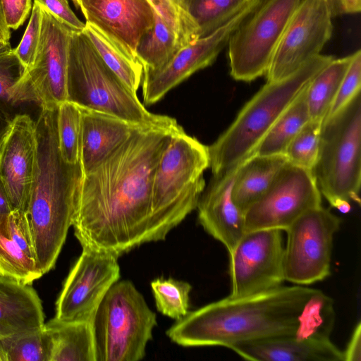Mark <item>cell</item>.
Segmentation results:
<instances>
[{
  "mask_svg": "<svg viewBox=\"0 0 361 361\" xmlns=\"http://www.w3.org/2000/svg\"><path fill=\"white\" fill-rule=\"evenodd\" d=\"M175 128L140 126L83 176L72 226L82 247L116 257L154 242L151 193Z\"/></svg>",
  "mask_w": 361,
  "mask_h": 361,
  "instance_id": "obj_1",
  "label": "cell"
},
{
  "mask_svg": "<svg viewBox=\"0 0 361 361\" xmlns=\"http://www.w3.org/2000/svg\"><path fill=\"white\" fill-rule=\"evenodd\" d=\"M334 303L307 286H281L245 297L227 296L188 312L167 331L183 347L231 345L273 337L330 336Z\"/></svg>",
  "mask_w": 361,
  "mask_h": 361,
  "instance_id": "obj_2",
  "label": "cell"
},
{
  "mask_svg": "<svg viewBox=\"0 0 361 361\" xmlns=\"http://www.w3.org/2000/svg\"><path fill=\"white\" fill-rule=\"evenodd\" d=\"M58 106H41L36 122V159L28 205L35 260L43 274L55 266L77 207L84 173L80 161L66 162L60 152Z\"/></svg>",
  "mask_w": 361,
  "mask_h": 361,
  "instance_id": "obj_3",
  "label": "cell"
},
{
  "mask_svg": "<svg viewBox=\"0 0 361 361\" xmlns=\"http://www.w3.org/2000/svg\"><path fill=\"white\" fill-rule=\"evenodd\" d=\"M334 59L319 54L292 75L267 81L243 106L228 128L208 146L212 175L229 173L252 156L281 114Z\"/></svg>",
  "mask_w": 361,
  "mask_h": 361,
  "instance_id": "obj_4",
  "label": "cell"
},
{
  "mask_svg": "<svg viewBox=\"0 0 361 361\" xmlns=\"http://www.w3.org/2000/svg\"><path fill=\"white\" fill-rule=\"evenodd\" d=\"M67 101L78 107L118 118L138 126L175 128L171 117L149 112L106 66L85 32L71 31L66 79Z\"/></svg>",
  "mask_w": 361,
  "mask_h": 361,
  "instance_id": "obj_5",
  "label": "cell"
},
{
  "mask_svg": "<svg viewBox=\"0 0 361 361\" xmlns=\"http://www.w3.org/2000/svg\"><path fill=\"white\" fill-rule=\"evenodd\" d=\"M209 168L208 146L175 132L156 168L151 193L154 242L167 234L197 208L205 188L204 171Z\"/></svg>",
  "mask_w": 361,
  "mask_h": 361,
  "instance_id": "obj_6",
  "label": "cell"
},
{
  "mask_svg": "<svg viewBox=\"0 0 361 361\" xmlns=\"http://www.w3.org/2000/svg\"><path fill=\"white\" fill-rule=\"evenodd\" d=\"M321 192L342 213L360 203L361 92L322 123L319 152L312 170Z\"/></svg>",
  "mask_w": 361,
  "mask_h": 361,
  "instance_id": "obj_7",
  "label": "cell"
},
{
  "mask_svg": "<svg viewBox=\"0 0 361 361\" xmlns=\"http://www.w3.org/2000/svg\"><path fill=\"white\" fill-rule=\"evenodd\" d=\"M95 361H138L157 325L156 314L128 280L106 292L92 319Z\"/></svg>",
  "mask_w": 361,
  "mask_h": 361,
  "instance_id": "obj_8",
  "label": "cell"
},
{
  "mask_svg": "<svg viewBox=\"0 0 361 361\" xmlns=\"http://www.w3.org/2000/svg\"><path fill=\"white\" fill-rule=\"evenodd\" d=\"M301 0H261L228 41L230 73L238 81L264 75Z\"/></svg>",
  "mask_w": 361,
  "mask_h": 361,
  "instance_id": "obj_9",
  "label": "cell"
},
{
  "mask_svg": "<svg viewBox=\"0 0 361 361\" xmlns=\"http://www.w3.org/2000/svg\"><path fill=\"white\" fill-rule=\"evenodd\" d=\"M341 221L322 205L299 217L285 231V280L309 286L331 274L334 237Z\"/></svg>",
  "mask_w": 361,
  "mask_h": 361,
  "instance_id": "obj_10",
  "label": "cell"
},
{
  "mask_svg": "<svg viewBox=\"0 0 361 361\" xmlns=\"http://www.w3.org/2000/svg\"><path fill=\"white\" fill-rule=\"evenodd\" d=\"M228 253L229 296L260 293L278 288L286 281L281 230L245 232Z\"/></svg>",
  "mask_w": 361,
  "mask_h": 361,
  "instance_id": "obj_11",
  "label": "cell"
},
{
  "mask_svg": "<svg viewBox=\"0 0 361 361\" xmlns=\"http://www.w3.org/2000/svg\"><path fill=\"white\" fill-rule=\"evenodd\" d=\"M321 205L312 171L288 163L267 192L245 210V232L286 231L302 214Z\"/></svg>",
  "mask_w": 361,
  "mask_h": 361,
  "instance_id": "obj_12",
  "label": "cell"
},
{
  "mask_svg": "<svg viewBox=\"0 0 361 361\" xmlns=\"http://www.w3.org/2000/svg\"><path fill=\"white\" fill-rule=\"evenodd\" d=\"M332 17L326 0H301L274 54L267 81L282 80L321 54L332 34Z\"/></svg>",
  "mask_w": 361,
  "mask_h": 361,
  "instance_id": "obj_13",
  "label": "cell"
},
{
  "mask_svg": "<svg viewBox=\"0 0 361 361\" xmlns=\"http://www.w3.org/2000/svg\"><path fill=\"white\" fill-rule=\"evenodd\" d=\"M261 0H250L236 15L213 32L180 48L161 68L143 70L141 82L145 105H152L191 75L212 65L241 22Z\"/></svg>",
  "mask_w": 361,
  "mask_h": 361,
  "instance_id": "obj_14",
  "label": "cell"
},
{
  "mask_svg": "<svg viewBox=\"0 0 361 361\" xmlns=\"http://www.w3.org/2000/svg\"><path fill=\"white\" fill-rule=\"evenodd\" d=\"M118 257L82 247L56 302L55 317L92 322L109 289L120 279Z\"/></svg>",
  "mask_w": 361,
  "mask_h": 361,
  "instance_id": "obj_15",
  "label": "cell"
},
{
  "mask_svg": "<svg viewBox=\"0 0 361 361\" xmlns=\"http://www.w3.org/2000/svg\"><path fill=\"white\" fill-rule=\"evenodd\" d=\"M42 6V27L36 56L25 75L41 106L67 100L68 47L72 30Z\"/></svg>",
  "mask_w": 361,
  "mask_h": 361,
  "instance_id": "obj_16",
  "label": "cell"
},
{
  "mask_svg": "<svg viewBox=\"0 0 361 361\" xmlns=\"http://www.w3.org/2000/svg\"><path fill=\"white\" fill-rule=\"evenodd\" d=\"M80 8L90 24L133 61L141 37L154 21L149 0H80Z\"/></svg>",
  "mask_w": 361,
  "mask_h": 361,
  "instance_id": "obj_17",
  "label": "cell"
},
{
  "mask_svg": "<svg viewBox=\"0 0 361 361\" xmlns=\"http://www.w3.org/2000/svg\"><path fill=\"white\" fill-rule=\"evenodd\" d=\"M36 147V122L27 114L16 115L0 147V179L13 210L27 209L34 177Z\"/></svg>",
  "mask_w": 361,
  "mask_h": 361,
  "instance_id": "obj_18",
  "label": "cell"
},
{
  "mask_svg": "<svg viewBox=\"0 0 361 361\" xmlns=\"http://www.w3.org/2000/svg\"><path fill=\"white\" fill-rule=\"evenodd\" d=\"M238 168L227 173L212 175L196 208L200 225L228 252L245 233V213L236 206L231 195Z\"/></svg>",
  "mask_w": 361,
  "mask_h": 361,
  "instance_id": "obj_19",
  "label": "cell"
},
{
  "mask_svg": "<svg viewBox=\"0 0 361 361\" xmlns=\"http://www.w3.org/2000/svg\"><path fill=\"white\" fill-rule=\"evenodd\" d=\"M229 349L247 360L343 361V351L324 335L273 337L238 343Z\"/></svg>",
  "mask_w": 361,
  "mask_h": 361,
  "instance_id": "obj_20",
  "label": "cell"
},
{
  "mask_svg": "<svg viewBox=\"0 0 361 361\" xmlns=\"http://www.w3.org/2000/svg\"><path fill=\"white\" fill-rule=\"evenodd\" d=\"M80 109V161L85 175L99 165L135 128L140 126L100 112Z\"/></svg>",
  "mask_w": 361,
  "mask_h": 361,
  "instance_id": "obj_21",
  "label": "cell"
},
{
  "mask_svg": "<svg viewBox=\"0 0 361 361\" xmlns=\"http://www.w3.org/2000/svg\"><path fill=\"white\" fill-rule=\"evenodd\" d=\"M44 324L42 301L32 284L0 276V340Z\"/></svg>",
  "mask_w": 361,
  "mask_h": 361,
  "instance_id": "obj_22",
  "label": "cell"
},
{
  "mask_svg": "<svg viewBox=\"0 0 361 361\" xmlns=\"http://www.w3.org/2000/svg\"><path fill=\"white\" fill-rule=\"evenodd\" d=\"M288 164L284 154H252L238 168L231 190L234 203L244 213L273 185Z\"/></svg>",
  "mask_w": 361,
  "mask_h": 361,
  "instance_id": "obj_23",
  "label": "cell"
},
{
  "mask_svg": "<svg viewBox=\"0 0 361 361\" xmlns=\"http://www.w3.org/2000/svg\"><path fill=\"white\" fill-rule=\"evenodd\" d=\"M44 328L49 338V361H95L91 322L54 317Z\"/></svg>",
  "mask_w": 361,
  "mask_h": 361,
  "instance_id": "obj_24",
  "label": "cell"
},
{
  "mask_svg": "<svg viewBox=\"0 0 361 361\" xmlns=\"http://www.w3.org/2000/svg\"><path fill=\"white\" fill-rule=\"evenodd\" d=\"M354 53L334 59L311 80L306 87V101L311 120L323 123L336 99Z\"/></svg>",
  "mask_w": 361,
  "mask_h": 361,
  "instance_id": "obj_25",
  "label": "cell"
},
{
  "mask_svg": "<svg viewBox=\"0 0 361 361\" xmlns=\"http://www.w3.org/2000/svg\"><path fill=\"white\" fill-rule=\"evenodd\" d=\"M183 47L177 32L155 11L152 27L137 43L136 58L143 70L156 71L164 67Z\"/></svg>",
  "mask_w": 361,
  "mask_h": 361,
  "instance_id": "obj_26",
  "label": "cell"
},
{
  "mask_svg": "<svg viewBox=\"0 0 361 361\" xmlns=\"http://www.w3.org/2000/svg\"><path fill=\"white\" fill-rule=\"evenodd\" d=\"M306 87L277 118L253 154H284L290 141L310 119L306 101Z\"/></svg>",
  "mask_w": 361,
  "mask_h": 361,
  "instance_id": "obj_27",
  "label": "cell"
},
{
  "mask_svg": "<svg viewBox=\"0 0 361 361\" xmlns=\"http://www.w3.org/2000/svg\"><path fill=\"white\" fill-rule=\"evenodd\" d=\"M25 73L14 50L0 56V108L13 118L14 109L20 104L32 102L40 106Z\"/></svg>",
  "mask_w": 361,
  "mask_h": 361,
  "instance_id": "obj_28",
  "label": "cell"
},
{
  "mask_svg": "<svg viewBox=\"0 0 361 361\" xmlns=\"http://www.w3.org/2000/svg\"><path fill=\"white\" fill-rule=\"evenodd\" d=\"M250 0H180V7L195 29L197 38L228 22Z\"/></svg>",
  "mask_w": 361,
  "mask_h": 361,
  "instance_id": "obj_29",
  "label": "cell"
},
{
  "mask_svg": "<svg viewBox=\"0 0 361 361\" xmlns=\"http://www.w3.org/2000/svg\"><path fill=\"white\" fill-rule=\"evenodd\" d=\"M83 31L106 66L130 90L137 93L142 78V64L127 56L92 25L85 23Z\"/></svg>",
  "mask_w": 361,
  "mask_h": 361,
  "instance_id": "obj_30",
  "label": "cell"
},
{
  "mask_svg": "<svg viewBox=\"0 0 361 361\" xmlns=\"http://www.w3.org/2000/svg\"><path fill=\"white\" fill-rule=\"evenodd\" d=\"M8 216H0V276L32 284L43 274L35 261L11 238L8 228Z\"/></svg>",
  "mask_w": 361,
  "mask_h": 361,
  "instance_id": "obj_31",
  "label": "cell"
},
{
  "mask_svg": "<svg viewBox=\"0 0 361 361\" xmlns=\"http://www.w3.org/2000/svg\"><path fill=\"white\" fill-rule=\"evenodd\" d=\"M2 361H49V338L44 328L0 340Z\"/></svg>",
  "mask_w": 361,
  "mask_h": 361,
  "instance_id": "obj_32",
  "label": "cell"
},
{
  "mask_svg": "<svg viewBox=\"0 0 361 361\" xmlns=\"http://www.w3.org/2000/svg\"><path fill=\"white\" fill-rule=\"evenodd\" d=\"M157 310L174 319L184 317L189 311L192 286L185 281L172 278H157L151 282Z\"/></svg>",
  "mask_w": 361,
  "mask_h": 361,
  "instance_id": "obj_33",
  "label": "cell"
},
{
  "mask_svg": "<svg viewBox=\"0 0 361 361\" xmlns=\"http://www.w3.org/2000/svg\"><path fill=\"white\" fill-rule=\"evenodd\" d=\"M57 130L62 157L70 164L79 162L81 111L77 105L67 100L58 105Z\"/></svg>",
  "mask_w": 361,
  "mask_h": 361,
  "instance_id": "obj_34",
  "label": "cell"
},
{
  "mask_svg": "<svg viewBox=\"0 0 361 361\" xmlns=\"http://www.w3.org/2000/svg\"><path fill=\"white\" fill-rule=\"evenodd\" d=\"M322 123L310 119L295 135L284 153L288 163L310 171L315 165Z\"/></svg>",
  "mask_w": 361,
  "mask_h": 361,
  "instance_id": "obj_35",
  "label": "cell"
},
{
  "mask_svg": "<svg viewBox=\"0 0 361 361\" xmlns=\"http://www.w3.org/2000/svg\"><path fill=\"white\" fill-rule=\"evenodd\" d=\"M42 20L41 4L35 0L28 25L20 42L13 49L26 70L32 66L36 56L41 34Z\"/></svg>",
  "mask_w": 361,
  "mask_h": 361,
  "instance_id": "obj_36",
  "label": "cell"
},
{
  "mask_svg": "<svg viewBox=\"0 0 361 361\" xmlns=\"http://www.w3.org/2000/svg\"><path fill=\"white\" fill-rule=\"evenodd\" d=\"M154 10L179 36L183 46L197 39L194 27L173 0H149Z\"/></svg>",
  "mask_w": 361,
  "mask_h": 361,
  "instance_id": "obj_37",
  "label": "cell"
},
{
  "mask_svg": "<svg viewBox=\"0 0 361 361\" xmlns=\"http://www.w3.org/2000/svg\"><path fill=\"white\" fill-rule=\"evenodd\" d=\"M361 85V51L354 52L353 59L343 78L338 92L327 117L341 110L359 92Z\"/></svg>",
  "mask_w": 361,
  "mask_h": 361,
  "instance_id": "obj_38",
  "label": "cell"
},
{
  "mask_svg": "<svg viewBox=\"0 0 361 361\" xmlns=\"http://www.w3.org/2000/svg\"><path fill=\"white\" fill-rule=\"evenodd\" d=\"M8 228L11 238L36 262L31 231L25 212L20 209L13 210L8 216Z\"/></svg>",
  "mask_w": 361,
  "mask_h": 361,
  "instance_id": "obj_39",
  "label": "cell"
},
{
  "mask_svg": "<svg viewBox=\"0 0 361 361\" xmlns=\"http://www.w3.org/2000/svg\"><path fill=\"white\" fill-rule=\"evenodd\" d=\"M55 17L73 31H82L85 23L81 21L71 8L68 0H36Z\"/></svg>",
  "mask_w": 361,
  "mask_h": 361,
  "instance_id": "obj_40",
  "label": "cell"
},
{
  "mask_svg": "<svg viewBox=\"0 0 361 361\" xmlns=\"http://www.w3.org/2000/svg\"><path fill=\"white\" fill-rule=\"evenodd\" d=\"M6 23L9 29L16 30L27 19L32 0H1Z\"/></svg>",
  "mask_w": 361,
  "mask_h": 361,
  "instance_id": "obj_41",
  "label": "cell"
},
{
  "mask_svg": "<svg viewBox=\"0 0 361 361\" xmlns=\"http://www.w3.org/2000/svg\"><path fill=\"white\" fill-rule=\"evenodd\" d=\"M343 361H360L361 360V324L359 322L350 336L344 351Z\"/></svg>",
  "mask_w": 361,
  "mask_h": 361,
  "instance_id": "obj_42",
  "label": "cell"
},
{
  "mask_svg": "<svg viewBox=\"0 0 361 361\" xmlns=\"http://www.w3.org/2000/svg\"><path fill=\"white\" fill-rule=\"evenodd\" d=\"M332 16L359 13L361 0H326Z\"/></svg>",
  "mask_w": 361,
  "mask_h": 361,
  "instance_id": "obj_43",
  "label": "cell"
},
{
  "mask_svg": "<svg viewBox=\"0 0 361 361\" xmlns=\"http://www.w3.org/2000/svg\"><path fill=\"white\" fill-rule=\"evenodd\" d=\"M13 118L0 108V147L8 134Z\"/></svg>",
  "mask_w": 361,
  "mask_h": 361,
  "instance_id": "obj_44",
  "label": "cell"
},
{
  "mask_svg": "<svg viewBox=\"0 0 361 361\" xmlns=\"http://www.w3.org/2000/svg\"><path fill=\"white\" fill-rule=\"evenodd\" d=\"M13 211L6 188L0 179V216H8Z\"/></svg>",
  "mask_w": 361,
  "mask_h": 361,
  "instance_id": "obj_45",
  "label": "cell"
},
{
  "mask_svg": "<svg viewBox=\"0 0 361 361\" xmlns=\"http://www.w3.org/2000/svg\"><path fill=\"white\" fill-rule=\"evenodd\" d=\"M10 37V29L6 23L1 1L0 0V39L9 42Z\"/></svg>",
  "mask_w": 361,
  "mask_h": 361,
  "instance_id": "obj_46",
  "label": "cell"
},
{
  "mask_svg": "<svg viewBox=\"0 0 361 361\" xmlns=\"http://www.w3.org/2000/svg\"><path fill=\"white\" fill-rule=\"evenodd\" d=\"M13 50V49L9 42L0 39V56L8 54Z\"/></svg>",
  "mask_w": 361,
  "mask_h": 361,
  "instance_id": "obj_47",
  "label": "cell"
},
{
  "mask_svg": "<svg viewBox=\"0 0 361 361\" xmlns=\"http://www.w3.org/2000/svg\"><path fill=\"white\" fill-rule=\"evenodd\" d=\"M176 4H178L180 6V0H173Z\"/></svg>",
  "mask_w": 361,
  "mask_h": 361,
  "instance_id": "obj_48",
  "label": "cell"
},
{
  "mask_svg": "<svg viewBox=\"0 0 361 361\" xmlns=\"http://www.w3.org/2000/svg\"><path fill=\"white\" fill-rule=\"evenodd\" d=\"M0 361H2V357H1V352H0Z\"/></svg>",
  "mask_w": 361,
  "mask_h": 361,
  "instance_id": "obj_49",
  "label": "cell"
},
{
  "mask_svg": "<svg viewBox=\"0 0 361 361\" xmlns=\"http://www.w3.org/2000/svg\"><path fill=\"white\" fill-rule=\"evenodd\" d=\"M79 3H80V0H78Z\"/></svg>",
  "mask_w": 361,
  "mask_h": 361,
  "instance_id": "obj_50",
  "label": "cell"
}]
</instances>
